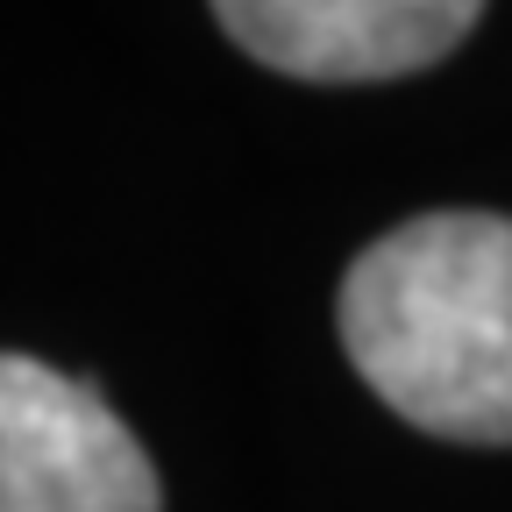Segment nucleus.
<instances>
[{
  "label": "nucleus",
  "instance_id": "1",
  "mask_svg": "<svg viewBox=\"0 0 512 512\" xmlns=\"http://www.w3.org/2000/svg\"><path fill=\"white\" fill-rule=\"evenodd\" d=\"M342 342L399 420L512 441V221L420 214L342 278Z\"/></svg>",
  "mask_w": 512,
  "mask_h": 512
},
{
  "label": "nucleus",
  "instance_id": "3",
  "mask_svg": "<svg viewBox=\"0 0 512 512\" xmlns=\"http://www.w3.org/2000/svg\"><path fill=\"white\" fill-rule=\"evenodd\" d=\"M214 15L271 72L363 86L441 64L477 29L484 0H214Z\"/></svg>",
  "mask_w": 512,
  "mask_h": 512
},
{
  "label": "nucleus",
  "instance_id": "2",
  "mask_svg": "<svg viewBox=\"0 0 512 512\" xmlns=\"http://www.w3.org/2000/svg\"><path fill=\"white\" fill-rule=\"evenodd\" d=\"M0 512H157V470L114 406L50 363H0Z\"/></svg>",
  "mask_w": 512,
  "mask_h": 512
}]
</instances>
